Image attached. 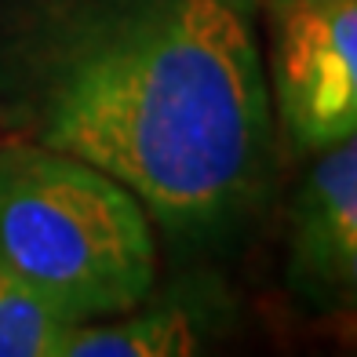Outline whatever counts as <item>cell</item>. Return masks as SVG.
Returning a JSON list of instances; mask_svg holds the SVG:
<instances>
[{"instance_id":"7a4b0ae2","label":"cell","mask_w":357,"mask_h":357,"mask_svg":"<svg viewBox=\"0 0 357 357\" xmlns=\"http://www.w3.org/2000/svg\"><path fill=\"white\" fill-rule=\"evenodd\" d=\"M0 266L77 321L113 317L153 291V219L102 168L11 139L0 142Z\"/></svg>"},{"instance_id":"277c9868","label":"cell","mask_w":357,"mask_h":357,"mask_svg":"<svg viewBox=\"0 0 357 357\" xmlns=\"http://www.w3.org/2000/svg\"><path fill=\"white\" fill-rule=\"evenodd\" d=\"M288 281L306 303L343 306L357 284V142L321 150L291 197Z\"/></svg>"},{"instance_id":"3957f363","label":"cell","mask_w":357,"mask_h":357,"mask_svg":"<svg viewBox=\"0 0 357 357\" xmlns=\"http://www.w3.org/2000/svg\"><path fill=\"white\" fill-rule=\"evenodd\" d=\"M270 19V102L306 153L357 128V0H284Z\"/></svg>"},{"instance_id":"8992f818","label":"cell","mask_w":357,"mask_h":357,"mask_svg":"<svg viewBox=\"0 0 357 357\" xmlns=\"http://www.w3.org/2000/svg\"><path fill=\"white\" fill-rule=\"evenodd\" d=\"M77 317L0 266V357H62Z\"/></svg>"},{"instance_id":"6da1fadb","label":"cell","mask_w":357,"mask_h":357,"mask_svg":"<svg viewBox=\"0 0 357 357\" xmlns=\"http://www.w3.org/2000/svg\"><path fill=\"white\" fill-rule=\"evenodd\" d=\"M259 0H0V128L102 168L212 241L273 168Z\"/></svg>"},{"instance_id":"5b68a950","label":"cell","mask_w":357,"mask_h":357,"mask_svg":"<svg viewBox=\"0 0 357 357\" xmlns=\"http://www.w3.org/2000/svg\"><path fill=\"white\" fill-rule=\"evenodd\" d=\"M201 350L197 314L183 303L132 306L124 314L80 321L62 357H186Z\"/></svg>"},{"instance_id":"52a82bcc","label":"cell","mask_w":357,"mask_h":357,"mask_svg":"<svg viewBox=\"0 0 357 357\" xmlns=\"http://www.w3.org/2000/svg\"><path fill=\"white\" fill-rule=\"evenodd\" d=\"M259 4H263V8H266V4H284V0H259Z\"/></svg>"}]
</instances>
